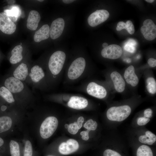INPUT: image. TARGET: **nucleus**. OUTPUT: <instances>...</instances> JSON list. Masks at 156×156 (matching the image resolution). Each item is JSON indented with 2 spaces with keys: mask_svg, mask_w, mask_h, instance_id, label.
I'll return each mask as SVG.
<instances>
[{
  "mask_svg": "<svg viewBox=\"0 0 156 156\" xmlns=\"http://www.w3.org/2000/svg\"><path fill=\"white\" fill-rule=\"evenodd\" d=\"M4 85L27 109L35 106L36 98L25 82L8 75Z\"/></svg>",
  "mask_w": 156,
  "mask_h": 156,
  "instance_id": "obj_1",
  "label": "nucleus"
},
{
  "mask_svg": "<svg viewBox=\"0 0 156 156\" xmlns=\"http://www.w3.org/2000/svg\"><path fill=\"white\" fill-rule=\"evenodd\" d=\"M27 110L17 109L8 111L0 116V135L14 134L23 127Z\"/></svg>",
  "mask_w": 156,
  "mask_h": 156,
  "instance_id": "obj_2",
  "label": "nucleus"
},
{
  "mask_svg": "<svg viewBox=\"0 0 156 156\" xmlns=\"http://www.w3.org/2000/svg\"><path fill=\"white\" fill-rule=\"evenodd\" d=\"M33 122L32 131L35 137L43 140L49 138L57 129L58 121L55 117L49 116L40 123Z\"/></svg>",
  "mask_w": 156,
  "mask_h": 156,
  "instance_id": "obj_3",
  "label": "nucleus"
},
{
  "mask_svg": "<svg viewBox=\"0 0 156 156\" xmlns=\"http://www.w3.org/2000/svg\"><path fill=\"white\" fill-rule=\"evenodd\" d=\"M47 73L41 66L37 64L31 66L28 75L29 85L35 89L41 90L46 86L47 81Z\"/></svg>",
  "mask_w": 156,
  "mask_h": 156,
  "instance_id": "obj_4",
  "label": "nucleus"
},
{
  "mask_svg": "<svg viewBox=\"0 0 156 156\" xmlns=\"http://www.w3.org/2000/svg\"><path fill=\"white\" fill-rule=\"evenodd\" d=\"M66 55L63 51H58L53 53L51 56L48 63V75L55 77L61 71L66 59Z\"/></svg>",
  "mask_w": 156,
  "mask_h": 156,
  "instance_id": "obj_5",
  "label": "nucleus"
},
{
  "mask_svg": "<svg viewBox=\"0 0 156 156\" xmlns=\"http://www.w3.org/2000/svg\"><path fill=\"white\" fill-rule=\"evenodd\" d=\"M131 111L130 107L127 105L114 106L107 110L106 116L110 120L120 122L127 119L130 114Z\"/></svg>",
  "mask_w": 156,
  "mask_h": 156,
  "instance_id": "obj_6",
  "label": "nucleus"
},
{
  "mask_svg": "<svg viewBox=\"0 0 156 156\" xmlns=\"http://www.w3.org/2000/svg\"><path fill=\"white\" fill-rule=\"evenodd\" d=\"M30 66L31 65L27 63L20 62L13 66L10 71L9 75L23 81L29 85L28 75Z\"/></svg>",
  "mask_w": 156,
  "mask_h": 156,
  "instance_id": "obj_7",
  "label": "nucleus"
},
{
  "mask_svg": "<svg viewBox=\"0 0 156 156\" xmlns=\"http://www.w3.org/2000/svg\"><path fill=\"white\" fill-rule=\"evenodd\" d=\"M0 97L7 104L9 110L22 109L27 110V109L4 86L0 87Z\"/></svg>",
  "mask_w": 156,
  "mask_h": 156,
  "instance_id": "obj_8",
  "label": "nucleus"
},
{
  "mask_svg": "<svg viewBox=\"0 0 156 156\" xmlns=\"http://www.w3.org/2000/svg\"><path fill=\"white\" fill-rule=\"evenodd\" d=\"M86 66L85 59L79 57L75 59L71 63L68 71V77L71 80H75L82 74Z\"/></svg>",
  "mask_w": 156,
  "mask_h": 156,
  "instance_id": "obj_9",
  "label": "nucleus"
},
{
  "mask_svg": "<svg viewBox=\"0 0 156 156\" xmlns=\"http://www.w3.org/2000/svg\"><path fill=\"white\" fill-rule=\"evenodd\" d=\"M109 15V13L107 10H96L88 17V23L91 27L96 26L107 20Z\"/></svg>",
  "mask_w": 156,
  "mask_h": 156,
  "instance_id": "obj_10",
  "label": "nucleus"
},
{
  "mask_svg": "<svg viewBox=\"0 0 156 156\" xmlns=\"http://www.w3.org/2000/svg\"><path fill=\"white\" fill-rule=\"evenodd\" d=\"M140 31L144 38L148 40H152L156 37V26L153 21L150 19L145 20Z\"/></svg>",
  "mask_w": 156,
  "mask_h": 156,
  "instance_id": "obj_11",
  "label": "nucleus"
},
{
  "mask_svg": "<svg viewBox=\"0 0 156 156\" xmlns=\"http://www.w3.org/2000/svg\"><path fill=\"white\" fill-rule=\"evenodd\" d=\"M16 29L15 24L4 12L0 13V30L5 34H11Z\"/></svg>",
  "mask_w": 156,
  "mask_h": 156,
  "instance_id": "obj_12",
  "label": "nucleus"
},
{
  "mask_svg": "<svg viewBox=\"0 0 156 156\" xmlns=\"http://www.w3.org/2000/svg\"><path fill=\"white\" fill-rule=\"evenodd\" d=\"M122 53L121 47L118 45L112 44L103 48L101 54L104 58L110 59H116L119 58Z\"/></svg>",
  "mask_w": 156,
  "mask_h": 156,
  "instance_id": "obj_13",
  "label": "nucleus"
},
{
  "mask_svg": "<svg viewBox=\"0 0 156 156\" xmlns=\"http://www.w3.org/2000/svg\"><path fill=\"white\" fill-rule=\"evenodd\" d=\"M64 25V21L62 18H58L53 21L50 28V36L51 39H56L61 35Z\"/></svg>",
  "mask_w": 156,
  "mask_h": 156,
  "instance_id": "obj_14",
  "label": "nucleus"
},
{
  "mask_svg": "<svg viewBox=\"0 0 156 156\" xmlns=\"http://www.w3.org/2000/svg\"><path fill=\"white\" fill-rule=\"evenodd\" d=\"M79 144L75 140L70 139L66 142H63L59 145L58 151L61 154L67 155L76 151L79 148Z\"/></svg>",
  "mask_w": 156,
  "mask_h": 156,
  "instance_id": "obj_15",
  "label": "nucleus"
},
{
  "mask_svg": "<svg viewBox=\"0 0 156 156\" xmlns=\"http://www.w3.org/2000/svg\"><path fill=\"white\" fill-rule=\"evenodd\" d=\"M87 92L89 94L100 99L104 98L107 94V91L104 87L94 82L88 84Z\"/></svg>",
  "mask_w": 156,
  "mask_h": 156,
  "instance_id": "obj_16",
  "label": "nucleus"
},
{
  "mask_svg": "<svg viewBox=\"0 0 156 156\" xmlns=\"http://www.w3.org/2000/svg\"><path fill=\"white\" fill-rule=\"evenodd\" d=\"M88 104L86 98L81 96H74L70 97L67 103L68 106L73 109H81L86 107Z\"/></svg>",
  "mask_w": 156,
  "mask_h": 156,
  "instance_id": "obj_17",
  "label": "nucleus"
},
{
  "mask_svg": "<svg viewBox=\"0 0 156 156\" xmlns=\"http://www.w3.org/2000/svg\"><path fill=\"white\" fill-rule=\"evenodd\" d=\"M40 20L39 13L35 10H32L29 12L27 20V27L32 31L35 30L37 28Z\"/></svg>",
  "mask_w": 156,
  "mask_h": 156,
  "instance_id": "obj_18",
  "label": "nucleus"
},
{
  "mask_svg": "<svg viewBox=\"0 0 156 156\" xmlns=\"http://www.w3.org/2000/svg\"><path fill=\"white\" fill-rule=\"evenodd\" d=\"M23 49L20 45L15 46L12 50L9 58L10 63L13 65H16L22 61L23 58Z\"/></svg>",
  "mask_w": 156,
  "mask_h": 156,
  "instance_id": "obj_19",
  "label": "nucleus"
},
{
  "mask_svg": "<svg viewBox=\"0 0 156 156\" xmlns=\"http://www.w3.org/2000/svg\"><path fill=\"white\" fill-rule=\"evenodd\" d=\"M124 76L126 82L133 87L136 86L139 82V79L132 65L130 66L126 69Z\"/></svg>",
  "mask_w": 156,
  "mask_h": 156,
  "instance_id": "obj_20",
  "label": "nucleus"
},
{
  "mask_svg": "<svg viewBox=\"0 0 156 156\" xmlns=\"http://www.w3.org/2000/svg\"><path fill=\"white\" fill-rule=\"evenodd\" d=\"M110 77L116 90L119 92H123L125 89V83L121 75L119 73L115 71L111 73Z\"/></svg>",
  "mask_w": 156,
  "mask_h": 156,
  "instance_id": "obj_21",
  "label": "nucleus"
},
{
  "mask_svg": "<svg viewBox=\"0 0 156 156\" xmlns=\"http://www.w3.org/2000/svg\"><path fill=\"white\" fill-rule=\"evenodd\" d=\"M50 36V27L47 24L43 25L36 31L34 35V39L36 42L48 38Z\"/></svg>",
  "mask_w": 156,
  "mask_h": 156,
  "instance_id": "obj_22",
  "label": "nucleus"
},
{
  "mask_svg": "<svg viewBox=\"0 0 156 156\" xmlns=\"http://www.w3.org/2000/svg\"><path fill=\"white\" fill-rule=\"evenodd\" d=\"M22 143L14 138L9 141V148L11 156H21L20 148Z\"/></svg>",
  "mask_w": 156,
  "mask_h": 156,
  "instance_id": "obj_23",
  "label": "nucleus"
},
{
  "mask_svg": "<svg viewBox=\"0 0 156 156\" xmlns=\"http://www.w3.org/2000/svg\"><path fill=\"white\" fill-rule=\"evenodd\" d=\"M24 144L23 156H33V148L31 139L28 135L26 134L23 140Z\"/></svg>",
  "mask_w": 156,
  "mask_h": 156,
  "instance_id": "obj_24",
  "label": "nucleus"
},
{
  "mask_svg": "<svg viewBox=\"0 0 156 156\" xmlns=\"http://www.w3.org/2000/svg\"><path fill=\"white\" fill-rule=\"evenodd\" d=\"M138 140L141 143L152 145L156 142V136L151 131H147L145 135H141L139 137Z\"/></svg>",
  "mask_w": 156,
  "mask_h": 156,
  "instance_id": "obj_25",
  "label": "nucleus"
},
{
  "mask_svg": "<svg viewBox=\"0 0 156 156\" xmlns=\"http://www.w3.org/2000/svg\"><path fill=\"white\" fill-rule=\"evenodd\" d=\"M19 8L16 6H14L11 10H6L4 11L5 13L13 22H16L19 17L21 13Z\"/></svg>",
  "mask_w": 156,
  "mask_h": 156,
  "instance_id": "obj_26",
  "label": "nucleus"
},
{
  "mask_svg": "<svg viewBox=\"0 0 156 156\" xmlns=\"http://www.w3.org/2000/svg\"><path fill=\"white\" fill-rule=\"evenodd\" d=\"M137 156H153L152 151L148 146L143 145L138 148L136 152Z\"/></svg>",
  "mask_w": 156,
  "mask_h": 156,
  "instance_id": "obj_27",
  "label": "nucleus"
},
{
  "mask_svg": "<svg viewBox=\"0 0 156 156\" xmlns=\"http://www.w3.org/2000/svg\"><path fill=\"white\" fill-rule=\"evenodd\" d=\"M137 44L136 40L133 39H129L125 44L124 49L128 52L133 53L136 50Z\"/></svg>",
  "mask_w": 156,
  "mask_h": 156,
  "instance_id": "obj_28",
  "label": "nucleus"
},
{
  "mask_svg": "<svg viewBox=\"0 0 156 156\" xmlns=\"http://www.w3.org/2000/svg\"><path fill=\"white\" fill-rule=\"evenodd\" d=\"M146 88L148 91L151 94L156 92V82L153 77L148 78L146 80Z\"/></svg>",
  "mask_w": 156,
  "mask_h": 156,
  "instance_id": "obj_29",
  "label": "nucleus"
},
{
  "mask_svg": "<svg viewBox=\"0 0 156 156\" xmlns=\"http://www.w3.org/2000/svg\"><path fill=\"white\" fill-rule=\"evenodd\" d=\"M98 124L97 122L92 119L88 120L83 125L84 127L90 131L95 130L97 128Z\"/></svg>",
  "mask_w": 156,
  "mask_h": 156,
  "instance_id": "obj_30",
  "label": "nucleus"
},
{
  "mask_svg": "<svg viewBox=\"0 0 156 156\" xmlns=\"http://www.w3.org/2000/svg\"><path fill=\"white\" fill-rule=\"evenodd\" d=\"M79 130L77 125L75 122L74 123L70 124L68 128V132L73 135L76 134L78 132Z\"/></svg>",
  "mask_w": 156,
  "mask_h": 156,
  "instance_id": "obj_31",
  "label": "nucleus"
},
{
  "mask_svg": "<svg viewBox=\"0 0 156 156\" xmlns=\"http://www.w3.org/2000/svg\"><path fill=\"white\" fill-rule=\"evenodd\" d=\"M126 29L128 32L131 34H133L135 32L134 26L130 20H128L126 23Z\"/></svg>",
  "mask_w": 156,
  "mask_h": 156,
  "instance_id": "obj_32",
  "label": "nucleus"
},
{
  "mask_svg": "<svg viewBox=\"0 0 156 156\" xmlns=\"http://www.w3.org/2000/svg\"><path fill=\"white\" fill-rule=\"evenodd\" d=\"M103 156H122L117 152L109 149L105 150L103 153Z\"/></svg>",
  "mask_w": 156,
  "mask_h": 156,
  "instance_id": "obj_33",
  "label": "nucleus"
},
{
  "mask_svg": "<svg viewBox=\"0 0 156 156\" xmlns=\"http://www.w3.org/2000/svg\"><path fill=\"white\" fill-rule=\"evenodd\" d=\"M150 120L149 118L142 117L139 118L137 119V123L139 126H143L146 125Z\"/></svg>",
  "mask_w": 156,
  "mask_h": 156,
  "instance_id": "obj_34",
  "label": "nucleus"
},
{
  "mask_svg": "<svg viewBox=\"0 0 156 156\" xmlns=\"http://www.w3.org/2000/svg\"><path fill=\"white\" fill-rule=\"evenodd\" d=\"M153 111L150 108H148L145 109L144 112V117L150 118L153 116Z\"/></svg>",
  "mask_w": 156,
  "mask_h": 156,
  "instance_id": "obj_35",
  "label": "nucleus"
},
{
  "mask_svg": "<svg viewBox=\"0 0 156 156\" xmlns=\"http://www.w3.org/2000/svg\"><path fill=\"white\" fill-rule=\"evenodd\" d=\"M89 131L88 130L86 131H83L81 132L80 134L82 136V139L84 140H88L89 138Z\"/></svg>",
  "mask_w": 156,
  "mask_h": 156,
  "instance_id": "obj_36",
  "label": "nucleus"
},
{
  "mask_svg": "<svg viewBox=\"0 0 156 156\" xmlns=\"http://www.w3.org/2000/svg\"><path fill=\"white\" fill-rule=\"evenodd\" d=\"M84 121V118L83 116H80L78 118L77 122H76L79 129L82 127Z\"/></svg>",
  "mask_w": 156,
  "mask_h": 156,
  "instance_id": "obj_37",
  "label": "nucleus"
},
{
  "mask_svg": "<svg viewBox=\"0 0 156 156\" xmlns=\"http://www.w3.org/2000/svg\"><path fill=\"white\" fill-rule=\"evenodd\" d=\"M148 63L149 66L151 67H155L156 66V60L154 58H149L148 61Z\"/></svg>",
  "mask_w": 156,
  "mask_h": 156,
  "instance_id": "obj_38",
  "label": "nucleus"
},
{
  "mask_svg": "<svg viewBox=\"0 0 156 156\" xmlns=\"http://www.w3.org/2000/svg\"><path fill=\"white\" fill-rule=\"evenodd\" d=\"M8 142L7 143L5 142L4 140L2 138L0 137V148L3 146L5 144L8 143Z\"/></svg>",
  "mask_w": 156,
  "mask_h": 156,
  "instance_id": "obj_39",
  "label": "nucleus"
},
{
  "mask_svg": "<svg viewBox=\"0 0 156 156\" xmlns=\"http://www.w3.org/2000/svg\"><path fill=\"white\" fill-rule=\"evenodd\" d=\"M75 0H62V1L64 3H71L73 1H74Z\"/></svg>",
  "mask_w": 156,
  "mask_h": 156,
  "instance_id": "obj_40",
  "label": "nucleus"
},
{
  "mask_svg": "<svg viewBox=\"0 0 156 156\" xmlns=\"http://www.w3.org/2000/svg\"><path fill=\"white\" fill-rule=\"evenodd\" d=\"M125 61L128 63H130L131 62V60L130 58H127L124 60Z\"/></svg>",
  "mask_w": 156,
  "mask_h": 156,
  "instance_id": "obj_41",
  "label": "nucleus"
},
{
  "mask_svg": "<svg viewBox=\"0 0 156 156\" xmlns=\"http://www.w3.org/2000/svg\"><path fill=\"white\" fill-rule=\"evenodd\" d=\"M108 46V44L106 42L102 44V47L104 48L107 47Z\"/></svg>",
  "mask_w": 156,
  "mask_h": 156,
  "instance_id": "obj_42",
  "label": "nucleus"
},
{
  "mask_svg": "<svg viewBox=\"0 0 156 156\" xmlns=\"http://www.w3.org/2000/svg\"><path fill=\"white\" fill-rule=\"evenodd\" d=\"M145 1L149 3H152L153 2L155 1L154 0H146Z\"/></svg>",
  "mask_w": 156,
  "mask_h": 156,
  "instance_id": "obj_43",
  "label": "nucleus"
},
{
  "mask_svg": "<svg viewBox=\"0 0 156 156\" xmlns=\"http://www.w3.org/2000/svg\"><path fill=\"white\" fill-rule=\"evenodd\" d=\"M68 124H66L65 125V127L66 128H68Z\"/></svg>",
  "mask_w": 156,
  "mask_h": 156,
  "instance_id": "obj_44",
  "label": "nucleus"
},
{
  "mask_svg": "<svg viewBox=\"0 0 156 156\" xmlns=\"http://www.w3.org/2000/svg\"><path fill=\"white\" fill-rule=\"evenodd\" d=\"M140 56L139 55H138L137 57V58H140Z\"/></svg>",
  "mask_w": 156,
  "mask_h": 156,
  "instance_id": "obj_45",
  "label": "nucleus"
},
{
  "mask_svg": "<svg viewBox=\"0 0 156 156\" xmlns=\"http://www.w3.org/2000/svg\"><path fill=\"white\" fill-rule=\"evenodd\" d=\"M38 1H40V2H42L44 1V0H38Z\"/></svg>",
  "mask_w": 156,
  "mask_h": 156,
  "instance_id": "obj_46",
  "label": "nucleus"
},
{
  "mask_svg": "<svg viewBox=\"0 0 156 156\" xmlns=\"http://www.w3.org/2000/svg\"><path fill=\"white\" fill-rule=\"evenodd\" d=\"M47 156H53L52 155H48Z\"/></svg>",
  "mask_w": 156,
  "mask_h": 156,
  "instance_id": "obj_47",
  "label": "nucleus"
},
{
  "mask_svg": "<svg viewBox=\"0 0 156 156\" xmlns=\"http://www.w3.org/2000/svg\"></svg>",
  "mask_w": 156,
  "mask_h": 156,
  "instance_id": "obj_48",
  "label": "nucleus"
}]
</instances>
